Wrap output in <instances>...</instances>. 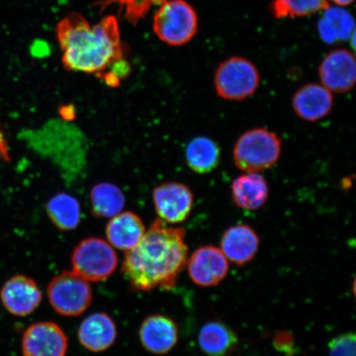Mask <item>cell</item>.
I'll list each match as a JSON object with an SVG mask.
<instances>
[{
	"mask_svg": "<svg viewBox=\"0 0 356 356\" xmlns=\"http://www.w3.org/2000/svg\"><path fill=\"white\" fill-rule=\"evenodd\" d=\"M329 356H355V336L346 333L333 339L329 345Z\"/></svg>",
	"mask_w": 356,
	"mask_h": 356,
	"instance_id": "cell-25",
	"label": "cell"
},
{
	"mask_svg": "<svg viewBox=\"0 0 356 356\" xmlns=\"http://www.w3.org/2000/svg\"><path fill=\"white\" fill-rule=\"evenodd\" d=\"M221 149L217 142L206 136L194 138L186 149V161L195 172L207 175L219 166Z\"/></svg>",
	"mask_w": 356,
	"mask_h": 356,
	"instance_id": "cell-20",
	"label": "cell"
},
{
	"mask_svg": "<svg viewBox=\"0 0 356 356\" xmlns=\"http://www.w3.org/2000/svg\"><path fill=\"white\" fill-rule=\"evenodd\" d=\"M332 92L322 84L307 83L295 93L292 106L300 119L309 122L320 121L332 113Z\"/></svg>",
	"mask_w": 356,
	"mask_h": 356,
	"instance_id": "cell-13",
	"label": "cell"
},
{
	"mask_svg": "<svg viewBox=\"0 0 356 356\" xmlns=\"http://www.w3.org/2000/svg\"><path fill=\"white\" fill-rule=\"evenodd\" d=\"M0 299L8 313L17 317H25L41 305L42 293L33 279L19 274L3 284Z\"/></svg>",
	"mask_w": 356,
	"mask_h": 356,
	"instance_id": "cell-11",
	"label": "cell"
},
{
	"mask_svg": "<svg viewBox=\"0 0 356 356\" xmlns=\"http://www.w3.org/2000/svg\"><path fill=\"white\" fill-rule=\"evenodd\" d=\"M186 265L191 280L202 287L217 286L227 277L229 270V261L221 249L211 245L197 249Z\"/></svg>",
	"mask_w": 356,
	"mask_h": 356,
	"instance_id": "cell-10",
	"label": "cell"
},
{
	"mask_svg": "<svg viewBox=\"0 0 356 356\" xmlns=\"http://www.w3.org/2000/svg\"><path fill=\"white\" fill-rule=\"evenodd\" d=\"M0 158L8 161L10 155H8V149L6 138L3 137L1 131H0Z\"/></svg>",
	"mask_w": 356,
	"mask_h": 356,
	"instance_id": "cell-27",
	"label": "cell"
},
{
	"mask_svg": "<svg viewBox=\"0 0 356 356\" xmlns=\"http://www.w3.org/2000/svg\"><path fill=\"white\" fill-rule=\"evenodd\" d=\"M186 230L158 219L124 255L122 271L132 291H171L188 262Z\"/></svg>",
	"mask_w": 356,
	"mask_h": 356,
	"instance_id": "cell-2",
	"label": "cell"
},
{
	"mask_svg": "<svg viewBox=\"0 0 356 356\" xmlns=\"http://www.w3.org/2000/svg\"><path fill=\"white\" fill-rule=\"evenodd\" d=\"M140 340L146 350L155 355H165L175 348L178 341L177 323L167 316L151 315L140 328Z\"/></svg>",
	"mask_w": 356,
	"mask_h": 356,
	"instance_id": "cell-14",
	"label": "cell"
},
{
	"mask_svg": "<svg viewBox=\"0 0 356 356\" xmlns=\"http://www.w3.org/2000/svg\"><path fill=\"white\" fill-rule=\"evenodd\" d=\"M78 337L84 348L92 353H102L114 344L118 329L109 315L96 313L83 320L79 328Z\"/></svg>",
	"mask_w": 356,
	"mask_h": 356,
	"instance_id": "cell-16",
	"label": "cell"
},
{
	"mask_svg": "<svg viewBox=\"0 0 356 356\" xmlns=\"http://www.w3.org/2000/svg\"><path fill=\"white\" fill-rule=\"evenodd\" d=\"M259 70L246 58L234 56L221 62L213 76L217 95L222 99L242 101L259 88Z\"/></svg>",
	"mask_w": 356,
	"mask_h": 356,
	"instance_id": "cell-5",
	"label": "cell"
},
{
	"mask_svg": "<svg viewBox=\"0 0 356 356\" xmlns=\"http://www.w3.org/2000/svg\"><path fill=\"white\" fill-rule=\"evenodd\" d=\"M328 7L327 0H273L271 12L280 19L314 15Z\"/></svg>",
	"mask_w": 356,
	"mask_h": 356,
	"instance_id": "cell-23",
	"label": "cell"
},
{
	"mask_svg": "<svg viewBox=\"0 0 356 356\" xmlns=\"http://www.w3.org/2000/svg\"><path fill=\"white\" fill-rule=\"evenodd\" d=\"M49 302L65 317H77L86 312L92 300L90 284L74 271H63L53 278L47 286Z\"/></svg>",
	"mask_w": 356,
	"mask_h": 356,
	"instance_id": "cell-7",
	"label": "cell"
},
{
	"mask_svg": "<svg viewBox=\"0 0 356 356\" xmlns=\"http://www.w3.org/2000/svg\"><path fill=\"white\" fill-rule=\"evenodd\" d=\"M332 1L339 6H350V3H353L354 0H332Z\"/></svg>",
	"mask_w": 356,
	"mask_h": 356,
	"instance_id": "cell-28",
	"label": "cell"
},
{
	"mask_svg": "<svg viewBox=\"0 0 356 356\" xmlns=\"http://www.w3.org/2000/svg\"><path fill=\"white\" fill-rule=\"evenodd\" d=\"M323 19L326 20L329 26H331L337 41L350 40L351 35L355 33L353 17L343 8L329 6L327 10H324Z\"/></svg>",
	"mask_w": 356,
	"mask_h": 356,
	"instance_id": "cell-24",
	"label": "cell"
},
{
	"mask_svg": "<svg viewBox=\"0 0 356 356\" xmlns=\"http://www.w3.org/2000/svg\"><path fill=\"white\" fill-rule=\"evenodd\" d=\"M282 150V139L265 128H254L240 136L234 147L236 168L245 172H259L273 168Z\"/></svg>",
	"mask_w": 356,
	"mask_h": 356,
	"instance_id": "cell-3",
	"label": "cell"
},
{
	"mask_svg": "<svg viewBox=\"0 0 356 356\" xmlns=\"http://www.w3.org/2000/svg\"><path fill=\"white\" fill-rule=\"evenodd\" d=\"M145 231L140 217L135 213L126 211L111 218L106 225V235L111 246L127 252L140 242Z\"/></svg>",
	"mask_w": 356,
	"mask_h": 356,
	"instance_id": "cell-18",
	"label": "cell"
},
{
	"mask_svg": "<svg viewBox=\"0 0 356 356\" xmlns=\"http://www.w3.org/2000/svg\"><path fill=\"white\" fill-rule=\"evenodd\" d=\"M73 271L88 282H100L108 279L118 266L114 248L106 240L88 238L74 249L71 256Z\"/></svg>",
	"mask_w": 356,
	"mask_h": 356,
	"instance_id": "cell-6",
	"label": "cell"
},
{
	"mask_svg": "<svg viewBox=\"0 0 356 356\" xmlns=\"http://www.w3.org/2000/svg\"><path fill=\"white\" fill-rule=\"evenodd\" d=\"M47 212L53 224L62 231L76 229L81 220V207L78 200L64 193L49 200Z\"/></svg>",
	"mask_w": 356,
	"mask_h": 356,
	"instance_id": "cell-21",
	"label": "cell"
},
{
	"mask_svg": "<svg viewBox=\"0 0 356 356\" xmlns=\"http://www.w3.org/2000/svg\"><path fill=\"white\" fill-rule=\"evenodd\" d=\"M221 251L228 261L236 266H243L255 257L260 246L259 236L248 225L229 227L222 236Z\"/></svg>",
	"mask_w": 356,
	"mask_h": 356,
	"instance_id": "cell-15",
	"label": "cell"
},
{
	"mask_svg": "<svg viewBox=\"0 0 356 356\" xmlns=\"http://www.w3.org/2000/svg\"><path fill=\"white\" fill-rule=\"evenodd\" d=\"M153 202L160 220L167 224H181L193 211L194 195L189 186L181 182H166L154 188Z\"/></svg>",
	"mask_w": 356,
	"mask_h": 356,
	"instance_id": "cell-8",
	"label": "cell"
},
{
	"mask_svg": "<svg viewBox=\"0 0 356 356\" xmlns=\"http://www.w3.org/2000/svg\"><path fill=\"white\" fill-rule=\"evenodd\" d=\"M154 31L169 46H182L198 29L197 12L185 0H165L154 17Z\"/></svg>",
	"mask_w": 356,
	"mask_h": 356,
	"instance_id": "cell-4",
	"label": "cell"
},
{
	"mask_svg": "<svg viewBox=\"0 0 356 356\" xmlns=\"http://www.w3.org/2000/svg\"><path fill=\"white\" fill-rule=\"evenodd\" d=\"M238 341L232 329L220 321L204 324L198 335L200 348L207 356H227L235 349Z\"/></svg>",
	"mask_w": 356,
	"mask_h": 356,
	"instance_id": "cell-19",
	"label": "cell"
},
{
	"mask_svg": "<svg viewBox=\"0 0 356 356\" xmlns=\"http://www.w3.org/2000/svg\"><path fill=\"white\" fill-rule=\"evenodd\" d=\"M234 203L245 211H257L269 197V186L260 173L251 172L236 177L231 185Z\"/></svg>",
	"mask_w": 356,
	"mask_h": 356,
	"instance_id": "cell-17",
	"label": "cell"
},
{
	"mask_svg": "<svg viewBox=\"0 0 356 356\" xmlns=\"http://www.w3.org/2000/svg\"><path fill=\"white\" fill-rule=\"evenodd\" d=\"M322 86L336 93L348 92L355 83V57L346 49H338L324 58L318 68Z\"/></svg>",
	"mask_w": 356,
	"mask_h": 356,
	"instance_id": "cell-12",
	"label": "cell"
},
{
	"mask_svg": "<svg viewBox=\"0 0 356 356\" xmlns=\"http://www.w3.org/2000/svg\"><path fill=\"white\" fill-rule=\"evenodd\" d=\"M319 34L325 42L332 44L337 42V38L331 26H329L327 22L322 19L318 22Z\"/></svg>",
	"mask_w": 356,
	"mask_h": 356,
	"instance_id": "cell-26",
	"label": "cell"
},
{
	"mask_svg": "<svg viewBox=\"0 0 356 356\" xmlns=\"http://www.w3.org/2000/svg\"><path fill=\"white\" fill-rule=\"evenodd\" d=\"M56 35L67 70L95 74L111 86L128 73L129 67L117 68L126 62L114 16L92 26L80 13H70L58 24Z\"/></svg>",
	"mask_w": 356,
	"mask_h": 356,
	"instance_id": "cell-1",
	"label": "cell"
},
{
	"mask_svg": "<svg viewBox=\"0 0 356 356\" xmlns=\"http://www.w3.org/2000/svg\"><path fill=\"white\" fill-rule=\"evenodd\" d=\"M124 195L118 186L108 184H97L91 191L93 215L99 218H113L122 212Z\"/></svg>",
	"mask_w": 356,
	"mask_h": 356,
	"instance_id": "cell-22",
	"label": "cell"
},
{
	"mask_svg": "<svg viewBox=\"0 0 356 356\" xmlns=\"http://www.w3.org/2000/svg\"><path fill=\"white\" fill-rule=\"evenodd\" d=\"M68 337L52 322H40L26 329L22 340L24 356H65Z\"/></svg>",
	"mask_w": 356,
	"mask_h": 356,
	"instance_id": "cell-9",
	"label": "cell"
}]
</instances>
